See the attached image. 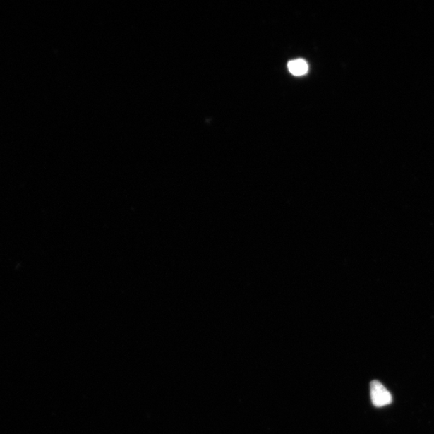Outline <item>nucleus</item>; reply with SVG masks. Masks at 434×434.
Wrapping results in <instances>:
<instances>
[{
	"mask_svg": "<svg viewBox=\"0 0 434 434\" xmlns=\"http://www.w3.org/2000/svg\"><path fill=\"white\" fill-rule=\"evenodd\" d=\"M371 397L375 407H383L392 402L390 392L378 380L371 383Z\"/></svg>",
	"mask_w": 434,
	"mask_h": 434,
	"instance_id": "obj_1",
	"label": "nucleus"
},
{
	"mask_svg": "<svg viewBox=\"0 0 434 434\" xmlns=\"http://www.w3.org/2000/svg\"><path fill=\"white\" fill-rule=\"evenodd\" d=\"M288 69L294 76H303L308 72V65L303 59H296L288 63Z\"/></svg>",
	"mask_w": 434,
	"mask_h": 434,
	"instance_id": "obj_2",
	"label": "nucleus"
}]
</instances>
